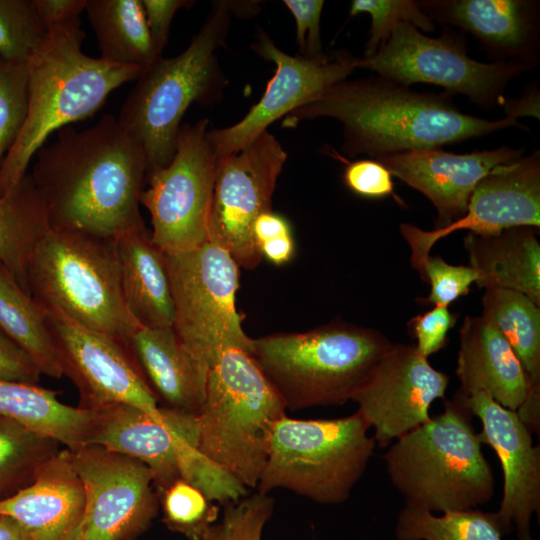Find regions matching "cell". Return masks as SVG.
Listing matches in <instances>:
<instances>
[{
	"label": "cell",
	"mask_w": 540,
	"mask_h": 540,
	"mask_svg": "<svg viewBox=\"0 0 540 540\" xmlns=\"http://www.w3.org/2000/svg\"><path fill=\"white\" fill-rule=\"evenodd\" d=\"M36 156L30 175L51 229L115 239L146 228L140 212L145 155L115 116L80 131L61 129Z\"/></svg>",
	"instance_id": "cell-1"
},
{
	"label": "cell",
	"mask_w": 540,
	"mask_h": 540,
	"mask_svg": "<svg viewBox=\"0 0 540 540\" xmlns=\"http://www.w3.org/2000/svg\"><path fill=\"white\" fill-rule=\"evenodd\" d=\"M333 118L343 127L342 151L348 157L373 158L435 148L517 127L518 120H487L462 113L448 92L426 93L396 81L371 76L340 81L285 119Z\"/></svg>",
	"instance_id": "cell-2"
},
{
	"label": "cell",
	"mask_w": 540,
	"mask_h": 540,
	"mask_svg": "<svg viewBox=\"0 0 540 540\" xmlns=\"http://www.w3.org/2000/svg\"><path fill=\"white\" fill-rule=\"evenodd\" d=\"M84 38L80 18L56 26L27 62L28 114L0 168V196L28 174L32 158L53 132L92 116L113 90L149 68L90 57L82 51Z\"/></svg>",
	"instance_id": "cell-3"
},
{
	"label": "cell",
	"mask_w": 540,
	"mask_h": 540,
	"mask_svg": "<svg viewBox=\"0 0 540 540\" xmlns=\"http://www.w3.org/2000/svg\"><path fill=\"white\" fill-rule=\"evenodd\" d=\"M383 459L408 507L432 513L488 503L494 475L482 452L472 414L456 394L443 412L392 442Z\"/></svg>",
	"instance_id": "cell-4"
},
{
	"label": "cell",
	"mask_w": 540,
	"mask_h": 540,
	"mask_svg": "<svg viewBox=\"0 0 540 540\" xmlns=\"http://www.w3.org/2000/svg\"><path fill=\"white\" fill-rule=\"evenodd\" d=\"M393 343L368 327L334 321L253 339L251 355L291 411L352 400Z\"/></svg>",
	"instance_id": "cell-5"
},
{
	"label": "cell",
	"mask_w": 540,
	"mask_h": 540,
	"mask_svg": "<svg viewBox=\"0 0 540 540\" xmlns=\"http://www.w3.org/2000/svg\"><path fill=\"white\" fill-rule=\"evenodd\" d=\"M231 14V2H215L188 47L151 65L123 103L117 119L141 147L146 176L172 161L181 120L189 106L208 105L222 91L217 51L226 41Z\"/></svg>",
	"instance_id": "cell-6"
},
{
	"label": "cell",
	"mask_w": 540,
	"mask_h": 540,
	"mask_svg": "<svg viewBox=\"0 0 540 540\" xmlns=\"http://www.w3.org/2000/svg\"><path fill=\"white\" fill-rule=\"evenodd\" d=\"M27 281L44 308L126 344L140 327L124 301L115 239L49 229L30 258Z\"/></svg>",
	"instance_id": "cell-7"
},
{
	"label": "cell",
	"mask_w": 540,
	"mask_h": 540,
	"mask_svg": "<svg viewBox=\"0 0 540 540\" xmlns=\"http://www.w3.org/2000/svg\"><path fill=\"white\" fill-rule=\"evenodd\" d=\"M286 406L252 355L221 352L211 365L198 419V448L246 488H256L274 423Z\"/></svg>",
	"instance_id": "cell-8"
},
{
	"label": "cell",
	"mask_w": 540,
	"mask_h": 540,
	"mask_svg": "<svg viewBox=\"0 0 540 540\" xmlns=\"http://www.w3.org/2000/svg\"><path fill=\"white\" fill-rule=\"evenodd\" d=\"M369 429L358 411L334 419L281 417L271 430L258 492L286 489L319 504L345 502L376 448Z\"/></svg>",
	"instance_id": "cell-9"
},
{
	"label": "cell",
	"mask_w": 540,
	"mask_h": 540,
	"mask_svg": "<svg viewBox=\"0 0 540 540\" xmlns=\"http://www.w3.org/2000/svg\"><path fill=\"white\" fill-rule=\"evenodd\" d=\"M357 68L406 86L428 83L466 96L484 110L502 106L509 83L530 70L518 62H480L468 56L465 35L443 27L430 37L409 23L398 25L375 54L357 58Z\"/></svg>",
	"instance_id": "cell-10"
},
{
	"label": "cell",
	"mask_w": 540,
	"mask_h": 540,
	"mask_svg": "<svg viewBox=\"0 0 540 540\" xmlns=\"http://www.w3.org/2000/svg\"><path fill=\"white\" fill-rule=\"evenodd\" d=\"M164 256L174 303L173 329L188 348L209 368L229 348L251 354L253 339L242 329L235 305L239 265L233 257L212 241Z\"/></svg>",
	"instance_id": "cell-11"
},
{
	"label": "cell",
	"mask_w": 540,
	"mask_h": 540,
	"mask_svg": "<svg viewBox=\"0 0 540 540\" xmlns=\"http://www.w3.org/2000/svg\"><path fill=\"white\" fill-rule=\"evenodd\" d=\"M208 119L181 126L172 161L146 176L140 196L150 213L151 239L166 254L209 241V217L219 157L208 140Z\"/></svg>",
	"instance_id": "cell-12"
},
{
	"label": "cell",
	"mask_w": 540,
	"mask_h": 540,
	"mask_svg": "<svg viewBox=\"0 0 540 540\" xmlns=\"http://www.w3.org/2000/svg\"><path fill=\"white\" fill-rule=\"evenodd\" d=\"M286 159L287 153L268 130L238 152L218 159L209 241L223 247L246 269H254L262 259L252 226L259 215L271 211Z\"/></svg>",
	"instance_id": "cell-13"
},
{
	"label": "cell",
	"mask_w": 540,
	"mask_h": 540,
	"mask_svg": "<svg viewBox=\"0 0 540 540\" xmlns=\"http://www.w3.org/2000/svg\"><path fill=\"white\" fill-rule=\"evenodd\" d=\"M44 313L63 376L80 394L79 407L129 404L153 415L161 414L130 344L83 327L57 311L44 308Z\"/></svg>",
	"instance_id": "cell-14"
},
{
	"label": "cell",
	"mask_w": 540,
	"mask_h": 540,
	"mask_svg": "<svg viewBox=\"0 0 540 540\" xmlns=\"http://www.w3.org/2000/svg\"><path fill=\"white\" fill-rule=\"evenodd\" d=\"M71 453L86 494L82 540H136L159 509L151 470L98 445Z\"/></svg>",
	"instance_id": "cell-15"
},
{
	"label": "cell",
	"mask_w": 540,
	"mask_h": 540,
	"mask_svg": "<svg viewBox=\"0 0 540 540\" xmlns=\"http://www.w3.org/2000/svg\"><path fill=\"white\" fill-rule=\"evenodd\" d=\"M252 48L260 57L275 64V74L261 99L239 122L208 130V140L218 157L238 152L277 119L311 102L358 69V57L348 51H333L319 59L291 56L280 50L264 32L259 34Z\"/></svg>",
	"instance_id": "cell-16"
},
{
	"label": "cell",
	"mask_w": 540,
	"mask_h": 540,
	"mask_svg": "<svg viewBox=\"0 0 540 540\" xmlns=\"http://www.w3.org/2000/svg\"><path fill=\"white\" fill-rule=\"evenodd\" d=\"M449 376L435 369L414 345L394 344L382 356L352 401L379 448L427 422L430 407L444 398Z\"/></svg>",
	"instance_id": "cell-17"
},
{
	"label": "cell",
	"mask_w": 540,
	"mask_h": 540,
	"mask_svg": "<svg viewBox=\"0 0 540 540\" xmlns=\"http://www.w3.org/2000/svg\"><path fill=\"white\" fill-rule=\"evenodd\" d=\"M517 226L540 227V151L493 169L474 188L465 215L443 229L422 230L409 223L400 232L421 273L434 244L459 230L492 235Z\"/></svg>",
	"instance_id": "cell-18"
},
{
	"label": "cell",
	"mask_w": 540,
	"mask_h": 540,
	"mask_svg": "<svg viewBox=\"0 0 540 540\" xmlns=\"http://www.w3.org/2000/svg\"><path fill=\"white\" fill-rule=\"evenodd\" d=\"M457 396L482 424L478 438L499 458L503 472V494L493 512L502 533L514 529L518 540H533L531 519L540 513V448L533 445L532 433L516 411L502 407L490 395L474 392Z\"/></svg>",
	"instance_id": "cell-19"
},
{
	"label": "cell",
	"mask_w": 540,
	"mask_h": 540,
	"mask_svg": "<svg viewBox=\"0 0 540 540\" xmlns=\"http://www.w3.org/2000/svg\"><path fill=\"white\" fill-rule=\"evenodd\" d=\"M160 409V415L129 404L91 409L87 440V445H98L146 465L158 495L181 478L183 452L198 446L197 416L162 406Z\"/></svg>",
	"instance_id": "cell-20"
},
{
	"label": "cell",
	"mask_w": 540,
	"mask_h": 540,
	"mask_svg": "<svg viewBox=\"0 0 540 540\" xmlns=\"http://www.w3.org/2000/svg\"><path fill=\"white\" fill-rule=\"evenodd\" d=\"M524 151L501 146L458 154L435 147L375 160L431 201L437 211L434 229H443L465 215L470 196L481 179L496 167L519 160Z\"/></svg>",
	"instance_id": "cell-21"
},
{
	"label": "cell",
	"mask_w": 540,
	"mask_h": 540,
	"mask_svg": "<svg viewBox=\"0 0 540 540\" xmlns=\"http://www.w3.org/2000/svg\"><path fill=\"white\" fill-rule=\"evenodd\" d=\"M435 24L471 34L490 62H518L529 69L540 60V2L535 0H418Z\"/></svg>",
	"instance_id": "cell-22"
},
{
	"label": "cell",
	"mask_w": 540,
	"mask_h": 540,
	"mask_svg": "<svg viewBox=\"0 0 540 540\" xmlns=\"http://www.w3.org/2000/svg\"><path fill=\"white\" fill-rule=\"evenodd\" d=\"M85 509V488L67 448L42 466L32 484L0 501V515L13 518L28 540H82Z\"/></svg>",
	"instance_id": "cell-23"
},
{
	"label": "cell",
	"mask_w": 540,
	"mask_h": 540,
	"mask_svg": "<svg viewBox=\"0 0 540 540\" xmlns=\"http://www.w3.org/2000/svg\"><path fill=\"white\" fill-rule=\"evenodd\" d=\"M460 333L456 392H484L502 407L517 411L531 391L527 374L505 338L481 316H466Z\"/></svg>",
	"instance_id": "cell-24"
},
{
	"label": "cell",
	"mask_w": 540,
	"mask_h": 540,
	"mask_svg": "<svg viewBox=\"0 0 540 540\" xmlns=\"http://www.w3.org/2000/svg\"><path fill=\"white\" fill-rule=\"evenodd\" d=\"M130 347L157 400L164 402L162 407L198 416L210 368L173 327L140 326L130 339Z\"/></svg>",
	"instance_id": "cell-25"
},
{
	"label": "cell",
	"mask_w": 540,
	"mask_h": 540,
	"mask_svg": "<svg viewBox=\"0 0 540 540\" xmlns=\"http://www.w3.org/2000/svg\"><path fill=\"white\" fill-rule=\"evenodd\" d=\"M123 297L142 327H173L174 303L164 253L145 229L115 238Z\"/></svg>",
	"instance_id": "cell-26"
},
{
	"label": "cell",
	"mask_w": 540,
	"mask_h": 540,
	"mask_svg": "<svg viewBox=\"0 0 540 540\" xmlns=\"http://www.w3.org/2000/svg\"><path fill=\"white\" fill-rule=\"evenodd\" d=\"M479 288L521 292L540 306V244L536 228L517 226L497 234L469 232L464 240Z\"/></svg>",
	"instance_id": "cell-27"
},
{
	"label": "cell",
	"mask_w": 540,
	"mask_h": 540,
	"mask_svg": "<svg viewBox=\"0 0 540 540\" xmlns=\"http://www.w3.org/2000/svg\"><path fill=\"white\" fill-rule=\"evenodd\" d=\"M58 392L0 377V413L71 451L87 445L92 410L66 405Z\"/></svg>",
	"instance_id": "cell-28"
},
{
	"label": "cell",
	"mask_w": 540,
	"mask_h": 540,
	"mask_svg": "<svg viewBox=\"0 0 540 540\" xmlns=\"http://www.w3.org/2000/svg\"><path fill=\"white\" fill-rule=\"evenodd\" d=\"M85 12L96 34L101 59L148 68L161 58L141 0H87Z\"/></svg>",
	"instance_id": "cell-29"
},
{
	"label": "cell",
	"mask_w": 540,
	"mask_h": 540,
	"mask_svg": "<svg viewBox=\"0 0 540 540\" xmlns=\"http://www.w3.org/2000/svg\"><path fill=\"white\" fill-rule=\"evenodd\" d=\"M49 229L42 197L28 173L9 193L0 196V262L29 294L30 258Z\"/></svg>",
	"instance_id": "cell-30"
},
{
	"label": "cell",
	"mask_w": 540,
	"mask_h": 540,
	"mask_svg": "<svg viewBox=\"0 0 540 540\" xmlns=\"http://www.w3.org/2000/svg\"><path fill=\"white\" fill-rule=\"evenodd\" d=\"M0 328L33 360L41 374L57 379L63 376L44 308L1 262Z\"/></svg>",
	"instance_id": "cell-31"
},
{
	"label": "cell",
	"mask_w": 540,
	"mask_h": 540,
	"mask_svg": "<svg viewBox=\"0 0 540 540\" xmlns=\"http://www.w3.org/2000/svg\"><path fill=\"white\" fill-rule=\"evenodd\" d=\"M482 315L505 338L529 380L530 395L540 396V306L525 294L487 288Z\"/></svg>",
	"instance_id": "cell-32"
},
{
	"label": "cell",
	"mask_w": 540,
	"mask_h": 540,
	"mask_svg": "<svg viewBox=\"0 0 540 540\" xmlns=\"http://www.w3.org/2000/svg\"><path fill=\"white\" fill-rule=\"evenodd\" d=\"M60 443L0 413V501L32 484Z\"/></svg>",
	"instance_id": "cell-33"
},
{
	"label": "cell",
	"mask_w": 540,
	"mask_h": 540,
	"mask_svg": "<svg viewBox=\"0 0 540 540\" xmlns=\"http://www.w3.org/2000/svg\"><path fill=\"white\" fill-rule=\"evenodd\" d=\"M398 540H502L493 512L477 508L432 512L405 506L398 515Z\"/></svg>",
	"instance_id": "cell-34"
},
{
	"label": "cell",
	"mask_w": 540,
	"mask_h": 540,
	"mask_svg": "<svg viewBox=\"0 0 540 540\" xmlns=\"http://www.w3.org/2000/svg\"><path fill=\"white\" fill-rule=\"evenodd\" d=\"M167 527L189 540H202L218 517V506L198 488L180 478L159 495Z\"/></svg>",
	"instance_id": "cell-35"
},
{
	"label": "cell",
	"mask_w": 540,
	"mask_h": 540,
	"mask_svg": "<svg viewBox=\"0 0 540 540\" xmlns=\"http://www.w3.org/2000/svg\"><path fill=\"white\" fill-rule=\"evenodd\" d=\"M46 34L33 0H0V57L27 63Z\"/></svg>",
	"instance_id": "cell-36"
},
{
	"label": "cell",
	"mask_w": 540,
	"mask_h": 540,
	"mask_svg": "<svg viewBox=\"0 0 540 540\" xmlns=\"http://www.w3.org/2000/svg\"><path fill=\"white\" fill-rule=\"evenodd\" d=\"M28 107V64L0 57V168L21 133Z\"/></svg>",
	"instance_id": "cell-37"
},
{
	"label": "cell",
	"mask_w": 540,
	"mask_h": 540,
	"mask_svg": "<svg viewBox=\"0 0 540 540\" xmlns=\"http://www.w3.org/2000/svg\"><path fill=\"white\" fill-rule=\"evenodd\" d=\"M367 13L371 16L369 38L364 57L376 53L385 44L393 30L402 23H409L421 32H434L435 24L420 9L415 0H353L350 16Z\"/></svg>",
	"instance_id": "cell-38"
},
{
	"label": "cell",
	"mask_w": 540,
	"mask_h": 540,
	"mask_svg": "<svg viewBox=\"0 0 540 540\" xmlns=\"http://www.w3.org/2000/svg\"><path fill=\"white\" fill-rule=\"evenodd\" d=\"M269 494L257 493L225 505L222 520L211 525L202 540H261L274 509Z\"/></svg>",
	"instance_id": "cell-39"
},
{
	"label": "cell",
	"mask_w": 540,
	"mask_h": 540,
	"mask_svg": "<svg viewBox=\"0 0 540 540\" xmlns=\"http://www.w3.org/2000/svg\"><path fill=\"white\" fill-rule=\"evenodd\" d=\"M420 276L431 287L429 295L421 299L422 303L447 307L468 294L472 283L478 280V274L472 267L451 265L439 256L426 259Z\"/></svg>",
	"instance_id": "cell-40"
},
{
	"label": "cell",
	"mask_w": 540,
	"mask_h": 540,
	"mask_svg": "<svg viewBox=\"0 0 540 540\" xmlns=\"http://www.w3.org/2000/svg\"><path fill=\"white\" fill-rule=\"evenodd\" d=\"M296 23V42L300 56L319 59L326 55L322 48L320 19L324 1L284 0Z\"/></svg>",
	"instance_id": "cell-41"
},
{
	"label": "cell",
	"mask_w": 540,
	"mask_h": 540,
	"mask_svg": "<svg viewBox=\"0 0 540 540\" xmlns=\"http://www.w3.org/2000/svg\"><path fill=\"white\" fill-rule=\"evenodd\" d=\"M342 161L346 162L344 159ZM343 180L351 191L362 197L378 199L395 196L392 175L377 160L346 162Z\"/></svg>",
	"instance_id": "cell-42"
},
{
	"label": "cell",
	"mask_w": 540,
	"mask_h": 540,
	"mask_svg": "<svg viewBox=\"0 0 540 540\" xmlns=\"http://www.w3.org/2000/svg\"><path fill=\"white\" fill-rule=\"evenodd\" d=\"M457 316L447 306H434L430 311L414 316L408 327L416 340L414 345L424 357L443 349L447 342V334L454 326Z\"/></svg>",
	"instance_id": "cell-43"
},
{
	"label": "cell",
	"mask_w": 540,
	"mask_h": 540,
	"mask_svg": "<svg viewBox=\"0 0 540 540\" xmlns=\"http://www.w3.org/2000/svg\"><path fill=\"white\" fill-rule=\"evenodd\" d=\"M41 372L33 360L0 328V377L37 384Z\"/></svg>",
	"instance_id": "cell-44"
},
{
	"label": "cell",
	"mask_w": 540,
	"mask_h": 540,
	"mask_svg": "<svg viewBox=\"0 0 540 540\" xmlns=\"http://www.w3.org/2000/svg\"><path fill=\"white\" fill-rule=\"evenodd\" d=\"M148 29L156 50L161 55L168 42L170 26L176 12L189 8V0H141Z\"/></svg>",
	"instance_id": "cell-45"
},
{
	"label": "cell",
	"mask_w": 540,
	"mask_h": 540,
	"mask_svg": "<svg viewBox=\"0 0 540 540\" xmlns=\"http://www.w3.org/2000/svg\"><path fill=\"white\" fill-rule=\"evenodd\" d=\"M38 19L48 32L50 29L79 18L87 0H33Z\"/></svg>",
	"instance_id": "cell-46"
},
{
	"label": "cell",
	"mask_w": 540,
	"mask_h": 540,
	"mask_svg": "<svg viewBox=\"0 0 540 540\" xmlns=\"http://www.w3.org/2000/svg\"><path fill=\"white\" fill-rule=\"evenodd\" d=\"M539 95L537 83H532L519 98H506L502 105L506 117L516 120L517 117L526 116L539 119Z\"/></svg>",
	"instance_id": "cell-47"
},
{
	"label": "cell",
	"mask_w": 540,
	"mask_h": 540,
	"mask_svg": "<svg viewBox=\"0 0 540 540\" xmlns=\"http://www.w3.org/2000/svg\"><path fill=\"white\" fill-rule=\"evenodd\" d=\"M288 234H291L288 221L272 211L259 215L252 226V235L257 247L265 241Z\"/></svg>",
	"instance_id": "cell-48"
},
{
	"label": "cell",
	"mask_w": 540,
	"mask_h": 540,
	"mask_svg": "<svg viewBox=\"0 0 540 540\" xmlns=\"http://www.w3.org/2000/svg\"><path fill=\"white\" fill-rule=\"evenodd\" d=\"M259 252L275 265H282L291 260L295 245L291 234L279 236L258 245Z\"/></svg>",
	"instance_id": "cell-49"
},
{
	"label": "cell",
	"mask_w": 540,
	"mask_h": 540,
	"mask_svg": "<svg viewBox=\"0 0 540 540\" xmlns=\"http://www.w3.org/2000/svg\"><path fill=\"white\" fill-rule=\"evenodd\" d=\"M0 540H28V538L13 518L0 515Z\"/></svg>",
	"instance_id": "cell-50"
}]
</instances>
